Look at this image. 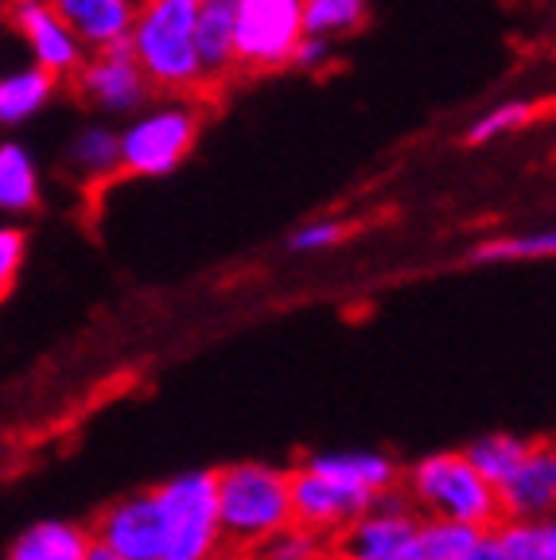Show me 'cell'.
<instances>
[{"label": "cell", "mask_w": 556, "mask_h": 560, "mask_svg": "<svg viewBox=\"0 0 556 560\" xmlns=\"http://www.w3.org/2000/svg\"><path fill=\"white\" fill-rule=\"evenodd\" d=\"M401 475L405 467L378 447H335V452L304 455L288 471L292 522L335 541L366 510L397 494Z\"/></svg>", "instance_id": "6da1fadb"}, {"label": "cell", "mask_w": 556, "mask_h": 560, "mask_svg": "<svg viewBox=\"0 0 556 560\" xmlns=\"http://www.w3.org/2000/svg\"><path fill=\"white\" fill-rule=\"evenodd\" d=\"M218 479V529L234 552L262 549L269 537L292 525V487L288 471L262 459H238L215 471Z\"/></svg>", "instance_id": "7a4b0ae2"}, {"label": "cell", "mask_w": 556, "mask_h": 560, "mask_svg": "<svg viewBox=\"0 0 556 560\" xmlns=\"http://www.w3.org/2000/svg\"><path fill=\"white\" fill-rule=\"evenodd\" d=\"M401 490L409 506L428 522H455L471 529H498L502 506L498 490L490 487L463 452H428L405 467Z\"/></svg>", "instance_id": "3957f363"}, {"label": "cell", "mask_w": 556, "mask_h": 560, "mask_svg": "<svg viewBox=\"0 0 556 560\" xmlns=\"http://www.w3.org/2000/svg\"><path fill=\"white\" fill-rule=\"evenodd\" d=\"M199 0H140L129 32V51L152 90H187L202 82L195 55Z\"/></svg>", "instance_id": "277c9868"}, {"label": "cell", "mask_w": 556, "mask_h": 560, "mask_svg": "<svg viewBox=\"0 0 556 560\" xmlns=\"http://www.w3.org/2000/svg\"><path fill=\"white\" fill-rule=\"evenodd\" d=\"M164 522V552L160 560H218L222 529H218V479L215 471H183L152 487Z\"/></svg>", "instance_id": "5b68a950"}, {"label": "cell", "mask_w": 556, "mask_h": 560, "mask_svg": "<svg viewBox=\"0 0 556 560\" xmlns=\"http://www.w3.org/2000/svg\"><path fill=\"white\" fill-rule=\"evenodd\" d=\"M117 137H121V172L157 179L187 160L195 137H199V114L192 105L140 109Z\"/></svg>", "instance_id": "8992f818"}, {"label": "cell", "mask_w": 556, "mask_h": 560, "mask_svg": "<svg viewBox=\"0 0 556 560\" xmlns=\"http://www.w3.org/2000/svg\"><path fill=\"white\" fill-rule=\"evenodd\" d=\"M425 517L405 494H390L331 541V560H425Z\"/></svg>", "instance_id": "52a82bcc"}, {"label": "cell", "mask_w": 556, "mask_h": 560, "mask_svg": "<svg viewBox=\"0 0 556 560\" xmlns=\"http://www.w3.org/2000/svg\"><path fill=\"white\" fill-rule=\"evenodd\" d=\"M300 39H304V0H238L234 67H288Z\"/></svg>", "instance_id": "ba28073f"}, {"label": "cell", "mask_w": 556, "mask_h": 560, "mask_svg": "<svg viewBox=\"0 0 556 560\" xmlns=\"http://www.w3.org/2000/svg\"><path fill=\"white\" fill-rule=\"evenodd\" d=\"M90 537L125 560H160V552H164V522H160L157 494L152 490H132V494L114 499L94 517V534Z\"/></svg>", "instance_id": "9c48e42d"}, {"label": "cell", "mask_w": 556, "mask_h": 560, "mask_svg": "<svg viewBox=\"0 0 556 560\" xmlns=\"http://www.w3.org/2000/svg\"><path fill=\"white\" fill-rule=\"evenodd\" d=\"M79 94L90 105H97L102 114H132L137 117L144 109V102L152 97V82L144 79V70L137 67L129 44H117L109 51H97L94 59L82 62Z\"/></svg>", "instance_id": "30bf717a"}, {"label": "cell", "mask_w": 556, "mask_h": 560, "mask_svg": "<svg viewBox=\"0 0 556 560\" xmlns=\"http://www.w3.org/2000/svg\"><path fill=\"white\" fill-rule=\"evenodd\" d=\"M9 20L27 44V51H32V67H39L51 79H67V74L82 70L86 47L70 35V27L55 16L47 0H12Z\"/></svg>", "instance_id": "8fae6325"}, {"label": "cell", "mask_w": 556, "mask_h": 560, "mask_svg": "<svg viewBox=\"0 0 556 560\" xmlns=\"http://www.w3.org/2000/svg\"><path fill=\"white\" fill-rule=\"evenodd\" d=\"M502 522H537L556 510V440H533L525 464L498 487Z\"/></svg>", "instance_id": "7c38bea8"}, {"label": "cell", "mask_w": 556, "mask_h": 560, "mask_svg": "<svg viewBox=\"0 0 556 560\" xmlns=\"http://www.w3.org/2000/svg\"><path fill=\"white\" fill-rule=\"evenodd\" d=\"M55 16L70 27L86 51H109L117 44H129L132 20L140 0H47Z\"/></svg>", "instance_id": "4fadbf2b"}, {"label": "cell", "mask_w": 556, "mask_h": 560, "mask_svg": "<svg viewBox=\"0 0 556 560\" xmlns=\"http://www.w3.org/2000/svg\"><path fill=\"white\" fill-rule=\"evenodd\" d=\"M90 541L94 537L86 525L67 522V517H44L12 537L4 560H82Z\"/></svg>", "instance_id": "5bb4252c"}, {"label": "cell", "mask_w": 556, "mask_h": 560, "mask_svg": "<svg viewBox=\"0 0 556 560\" xmlns=\"http://www.w3.org/2000/svg\"><path fill=\"white\" fill-rule=\"evenodd\" d=\"M238 39V0H199L195 20V55H199L202 79H218L234 67Z\"/></svg>", "instance_id": "9a60e30c"}, {"label": "cell", "mask_w": 556, "mask_h": 560, "mask_svg": "<svg viewBox=\"0 0 556 560\" xmlns=\"http://www.w3.org/2000/svg\"><path fill=\"white\" fill-rule=\"evenodd\" d=\"M67 164L86 184H102L121 172V137L105 125H86L67 144Z\"/></svg>", "instance_id": "2e32d148"}, {"label": "cell", "mask_w": 556, "mask_h": 560, "mask_svg": "<svg viewBox=\"0 0 556 560\" xmlns=\"http://www.w3.org/2000/svg\"><path fill=\"white\" fill-rule=\"evenodd\" d=\"M39 207V167L24 144H0V214H27Z\"/></svg>", "instance_id": "e0dca14e"}, {"label": "cell", "mask_w": 556, "mask_h": 560, "mask_svg": "<svg viewBox=\"0 0 556 560\" xmlns=\"http://www.w3.org/2000/svg\"><path fill=\"white\" fill-rule=\"evenodd\" d=\"M460 452L467 455V464L498 490L525 464V455L533 452V440L513 436V432H487V436H475L467 447H460Z\"/></svg>", "instance_id": "ac0fdd59"}, {"label": "cell", "mask_w": 556, "mask_h": 560, "mask_svg": "<svg viewBox=\"0 0 556 560\" xmlns=\"http://www.w3.org/2000/svg\"><path fill=\"white\" fill-rule=\"evenodd\" d=\"M55 79L44 74L39 67L12 70L0 79V125H24L27 117H35L51 102Z\"/></svg>", "instance_id": "d6986e66"}, {"label": "cell", "mask_w": 556, "mask_h": 560, "mask_svg": "<svg viewBox=\"0 0 556 560\" xmlns=\"http://www.w3.org/2000/svg\"><path fill=\"white\" fill-rule=\"evenodd\" d=\"M556 257V226L548 230H530V234L513 237H495L471 249L475 265H502V261H548Z\"/></svg>", "instance_id": "ffe728a7"}, {"label": "cell", "mask_w": 556, "mask_h": 560, "mask_svg": "<svg viewBox=\"0 0 556 560\" xmlns=\"http://www.w3.org/2000/svg\"><path fill=\"white\" fill-rule=\"evenodd\" d=\"M498 537L510 560H556V510L537 522H502Z\"/></svg>", "instance_id": "44dd1931"}, {"label": "cell", "mask_w": 556, "mask_h": 560, "mask_svg": "<svg viewBox=\"0 0 556 560\" xmlns=\"http://www.w3.org/2000/svg\"><path fill=\"white\" fill-rule=\"evenodd\" d=\"M366 20V0H304V35L335 39Z\"/></svg>", "instance_id": "7402d4cb"}, {"label": "cell", "mask_w": 556, "mask_h": 560, "mask_svg": "<svg viewBox=\"0 0 556 560\" xmlns=\"http://www.w3.org/2000/svg\"><path fill=\"white\" fill-rule=\"evenodd\" d=\"M253 560H331V541L292 522L262 549H253Z\"/></svg>", "instance_id": "603a6c76"}, {"label": "cell", "mask_w": 556, "mask_h": 560, "mask_svg": "<svg viewBox=\"0 0 556 560\" xmlns=\"http://www.w3.org/2000/svg\"><path fill=\"white\" fill-rule=\"evenodd\" d=\"M487 529H471V525H455V522H428L425 517V560H460L467 557V549L478 541Z\"/></svg>", "instance_id": "cb8c5ba5"}, {"label": "cell", "mask_w": 556, "mask_h": 560, "mask_svg": "<svg viewBox=\"0 0 556 560\" xmlns=\"http://www.w3.org/2000/svg\"><path fill=\"white\" fill-rule=\"evenodd\" d=\"M530 117H533V105L530 102H502V105H495V109H487V114L478 117V121H471L467 144H487V140H498L502 132H513V129H522V125H530Z\"/></svg>", "instance_id": "d4e9b609"}, {"label": "cell", "mask_w": 556, "mask_h": 560, "mask_svg": "<svg viewBox=\"0 0 556 560\" xmlns=\"http://www.w3.org/2000/svg\"><path fill=\"white\" fill-rule=\"evenodd\" d=\"M343 234H347V226L339 219H312L288 234V249L292 254H323L331 245H339Z\"/></svg>", "instance_id": "484cf974"}, {"label": "cell", "mask_w": 556, "mask_h": 560, "mask_svg": "<svg viewBox=\"0 0 556 560\" xmlns=\"http://www.w3.org/2000/svg\"><path fill=\"white\" fill-rule=\"evenodd\" d=\"M24 234L16 226H0V296H9L24 265Z\"/></svg>", "instance_id": "4316f807"}, {"label": "cell", "mask_w": 556, "mask_h": 560, "mask_svg": "<svg viewBox=\"0 0 556 560\" xmlns=\"http://www.w3.org/2000/svg\"><path fill=\"white\" fill-rule=\"evenodd\" d=\"M327 55H331V39H315V35H304V39L296 44L292 62H288V67L312 70V67H320V62L327 59Z\"/></svg>", "instance_id": "83f0119b"}, {"label": "cell", "mask_w": 556, "mask_h": 560, "mask_svg": "<svg viewBox=\"0 0 556 560\" xmlns=\"http://www.w3.org/2000/svg\"><path fill=\"white\" fill-rule=\"evenodd\" d=\"M460 560H510V557H506V545H502V537H498V529H487V534L467 549V557H460Z\"/></svg>", "instance_id": "f1b7e54d"}, {"label": "cell", "mask_w": 556, "mask_h": 560, "mask_svg": "<svg viewBox=\"0 0 556 560\" xmlns=\"http://www.w3.org/2000/svg\"><path fill=\"white\" fill-rule=\"evenodd\" d=\"M82 560H125V557H117L114 549H105V545H97V541H90V549H86V557Z\"/></svg>", "instance_id": "f546056e"}, {"label": "cell", "mask_w": 556, "mask_h": 560, "mask_svg": "<svg viewBox=\"0 0 556 560\" xmlns=\"http://www.w3.org/2000/svg\"><path fill=\"white\" fill-rule=\"evenodd\" d=\"M9 12H12V4H9V0H0V32H4V27L12 24V20H9Z\"/></svg>", "instance_id": "4dcf8cb0"}, {"label": "cell", "mask_w": 556, "mask_h": 560, "mask_svg": "<svg viewBox=\"0 0 556 560\" xmlns=\"http://www.w3.org/2000/svg\"><path fill=\"white\" fill-rule=\"evenodd\" d=\"M0 560H4V557H0Z\"/></svg>", "instance_id": "1f68e13d"}]
</instances>
